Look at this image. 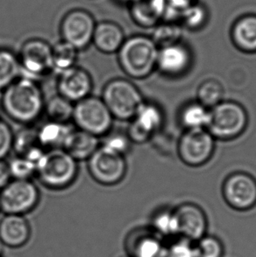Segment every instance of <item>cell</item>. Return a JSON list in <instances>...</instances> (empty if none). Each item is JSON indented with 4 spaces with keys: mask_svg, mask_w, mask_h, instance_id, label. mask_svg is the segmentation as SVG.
Here are the masks:
<instances>
[{
    "mask_svg": "<svg viewBox=\"0 0 256 257\" xmlns=\"http://www.w3.org/2000/svg\"><path fill=\"white\" fill-rule=\"evenodd\" d=\"M197 257H223L225 248L221 240L212 235H204L194 245Z\"/></svg>",
    "mask_w": 256,
    "mask_h": 257,
    "instance_id": "cell-35",
    "label": "cell"
},
{
    "mask_svg": "<svg viewBox=\"0 0 256 257\" xmlns=\"http://www.w3.org/2000/svg\"><path fill=\"white\" fill-rule=\"evenodd\" d=\"M73 129L69 123L48 120L37 128L40 145L45 150L63 149Z\"/></svg>",
    "mask_w": 256,
    "mask_h": 257,
    "instance_id": "cell-24",
    "label": "cell"
},
{
    "mask_svg": "<svg viewBox=\"0 0 256 257\" xmlns=\"http://www.w3.org/2000/svg\"><path fill=\"white\" fill-rule=\"evenodd\" d=\"M197 2V0H166L167 11L164 21L178 22L182 12Z\"/></svg>",
    "mask_w": 256,
    "mask_h": 257,
    "instance_id": "cell-38",
    "label": "cell"
},
{
    "mask_svg": "<svg viewBox=\"0 0 256 257\" xmlns=\"http://www.w3.org/2000/svg\"><path fill=\"white\" fill-rule=\"evenodd\" d=\"M125 40L120 26L112 21H101L96 24L91 43L100 52L113 54L118 52Z\"/></svg>",
    "mask_w": 256,
    "mask_h": 257,
    "instance_id": "cell-20",
    "label": "cell"
},
{
    "mask_svg": "<svg viewBox=\"0 0 256 257\" xmlns=\"http://www.w3.org/2000/svg\"><path fill=\"white\" fill-rule=\"evenodd\" d=\"M40 201V191L31 180L12 179L0 190L1 211L6 214L24 215Z\"/></svg>",
    "mask_w": 256,
    "mask_h": 257,
    "instance_id": "cell-7",
    "label": "cell"
},
{
    "mask_svg": "<svg viewBox=\"0 0 256 257\" xmlns=\"http://www.w3.org/2000/svg\"><path fill=\"white\" fill-rule=\"evenodd\" d=\"M1 105L11 119L30 125L43 114L45 101L37 81L21 76L4 89Z\"/></svg>",
    "mask_w": 256,
    "mask_h": 257,
    "instance_id": "cell-1",
    "label": "cell"
},
{
    "mask_svg": "<svg viewBox=\"0 0 256 257\" xmlns=\"http://www.w3.org/2000/svg\"><path fill=\"white\" fill-rule=\"evenodd\" d=\"M0 243H1V242H0Z\"/></svg>",
    "mask_w": 256,
    "mask_h": 257,
    "instance_id": "cell-42",
    "label": "cell"
},
{
    "mask_svg": "<svg viewBox=\"0 0 256 257\" xmlns=\"http://www.w3.org/2000/svg\"><path fill=\"white\" fill-rule=\"evenodd\" d=\"M222 194L231 208L239 212L249 211L256 205V179L242 171L231 174L223 184Z\"/></svg>",
    "mask_w": 256,
    "mask_h": 257,
    "instance_id": "cell-12",
    "label": "cell"
},
{
    "mask_svg": "<svg viewBox=\"0 0 256 257\" xmlns=\"http://www.w3.org/2000/svg\"><path fill=\"white\" fill-rule=\"evenodd\" d=\"M78 50L64 41H60L52 46L53 71L60 74L76 66Z\"/></svg>",
    "mask_w": 256,
    "mask_h": 257,
    "instance_id": "cell-27",
    "label": "cell"
},
{
    "mask_svg": "<svg viewBox=\"0 0 256 257\" xmlns=\"http://www.w3.org/2000/svg\"><path fill=\"white\" fill-rule=\"evenodd\" d=\"M13 150L16 156L26 157L36 165L46 151L39 143L37 128L29 125L14 134Z\"/></svg>",
    "mask_w": 256,
    "mask_h": 257,
    "instance_id": "cell-23",
    "label": "cell"
},
{
    "mask_svg": "<svg viewBox=\"0 0 256 257\" xmlns=\"http://www.w3.org/2000/svg\"><path fill=\"white\" fill-rule=\"evenodd\" d=\"M208 14L205 7L199 3H195L185 9L178 19V23L190 30H199L207 21Z\"/></svg>",
    "mask_w": 256,
    "mask_h": 257,
    "instance_id": "cell-32",
    "label": "cell"
},
{
    "mask_svg": "<svg viewBox=\"0 0 256 257\" xmlns=\"http://www.w3.org/2000/svg\"><path fill=\"white\" fill-rule=\"evenodd\" d=\"M56 87L60 96L75 104L90 96L93 81L86 70L76 65L59 74Z\"/></svg>",
    "mask_w": 256,
    "mask_h": 257,
    "instance_id": "cell-16",
    "label": "cell"
},
{
    "mask_svg": "<svg viewBox=\"0 0 256 257\" xmlns=\"http://www.w3.org/2000/svg\"><path fill=\"white\" fill-rule=\"evenodd\" d=\"M159 48L153 39L146 35L125 38L118 52V62L122 70L134 79H144L156 70Z\"/></svg>",
    "mask_w": 256,
    "mask_h": 257,
    "instance_id": "cell-2",
    "label": "cell"
},
{
    "mask_svg": "<svg viewBox=\"0 0 256 257\" xmlns=\"http://www.w3.org/2000/svg\"><path fill=\"white\" fill-rule=\"evenodd\" d=\"M166 11V0H131L132 19L142 28L156 27L164 21Z\"/></svg>",
    "mask_w": 256,
    "mask_h": 257,
    "instance_id": "cell-19",
    "label": "cell"
},
{
    "mask_svg": "<svg viewBox=\"0 0 256 257\" xmlns=\"http://www.w3.org/2000/svg\"><path fill=\"white\" fill-rule=\"evenodd\" d=\"M127 257H129V256H127Z\"/></svg>",
    "mask_w": 256,
    "mask_h": 257,
    "instance_id": "cell-44",
    "label": "cell"
},
{
    "mask_svg": "<svg viewBox=\"0 0 256 257\" xmlns=\"http://www.w3.org/2000/svg\"><path fill=\"white\" fill-rule=\"evenodd\" d=\"M74 103L60 96H54L47 103H45L44 111L48 120L69 123L72 120Z\"/></svg>",
    "mask_w": 256,
    "mask_h": 257,
    "instance_id": "cell-28",
    "label": "cell"
},
{
    "mask_svg": "<svg viewBox=\"0 0 256 257\" xmlns=\"http://www.w3.org/2000/svg\"><path fill=\"white\" fill-rule=\"evenodd\" d=\"M224 88L218 81L207 79L197 88V101L211 109L224 100Z\"/></svg>",
    "mask_w": 256,
    "mask_h": 257,
    "instance_id": "cell-31",
    "label": "cell"
},
{
    "mask_svg": "<svg viewBox=\"0 0 256 257\" xmlns=\"http://www.w3.org/2000/svg\"><path fill=\"white\" fill-rule=\"evenodd\" d=\"M0 257H2V255H1V254H0Z\"/></svg>",
    "mask_w": 256,
    "mask_h": 257,
    "instance_id": "cell-41",
    "label": "cell"
},
{
    "mask_svg": "<svg viewBox=\"0 0 256 257\" xmlns=\"http://www.w3.org/2000/svg\"><path fill=\"white\" fill-rule=\"evenodd\" d=\"M151 229L160 237L177 236L178 226L174 210L161 209L153 216Z\"/></svg>",
    "mask_w": 256,
    "mask_h": 257,
    "instance_id": "cell-29",
    "label": "cell"
},
{
    "mask_svg": "<svg viewBox=\"0 0 256 257\" xmlns=\"http://www.w3.org/2000/svg\"><path fill=\"white\" fill-rule=\"evenodd\" d=\"M231 38L236 48L247 54L256 53V15L247 14L235 21Z\"/></svg>",
    "mask_w": 256,
    "mask_h": 257,
    "instance_id": "cell-22",
    "label": "cell"
},
{
    "mask_svg": "<svg viewBox=\"0 0 256 257\" xmlns=\"http://www.w3.org/2000/svg\"><path fill=\"white\" fill-rule=\"evenodd\" d=\"M88 170L97 183L104 186L119 184L127 172L125 157L100 146L88 159Z\"/></svg>",
    "mask_w": 256,
    "mask_h": 257,
    "instance_id": "cell-10",
    "label": "cell"
},
{
    "mask_svg": "<svg viewBox=\"0 0 256 257\" xmlns=\"http://www.w3.org/2000/svg\"><path fill=\"white\" fill-rule=\"evenodd\" d=\"M31 227L23 215L6 214L0 221V242L11 248H19L28 243Z\"/></svg>",
    "mask_w": 256,
    "mask_h": 257,
    "instance_id": "cell-18",
    "label": "cell"
},
{
    "mask_svg": "<svg viewBox=\"0 0 256 257\" xmlns=\"http://www.w3.org/2000/svg\"><path fill=\"white\" fill-rule=\"evenodd\" d=\"M164 113L158 104L145 101L139 108L125 131L132 143L142 144L149 142L163 127Z\"/></svg>",
    "mask_w": 256,
    "mask_h": 257,
    "instance_id": "cell-13",
    "label": "cell"
},
{
    "mask_svg": "<svg viewBox=\"0 0 256 257\" xmlns=\"http://www.w3.org/2000/svg\"><path fill=\"white\" fill-rule=\"evenodd\" d=\"M102 100L113 118L131 120L144 102L137 86L125 78H113L104 85Z\"/></svg>",
    "mask_w": 256,
    "mask_h": 257,
    "instance_id": "cell-5",
    "label": "cell"
},
{
    "mask_svg": "<svg viewBox=\"0 0 256 257\" xmlns=\"http://www.w3.org/2000/svg\"><path fill=\"white\" fill-rule=\"evenodd\" d=\"M113 119L101 97L89 96L74 104L72 120L76 128L97 137L111 131Z\"/></svg>",
    "mask_w": 256,
    "mask_h": 257,
    "instance_id": "cell-6",
    "label": "cell"
},
{
    "mask_svg": "<svg viewBox=\"0 0 256 257\" xmlns=\"http://www.w3.org/2000/svg\"><path fill=\"white\" fill-rule=\"evenodd\" d=\"M130 1H131V0H130Z\"/></svg>",
    "mask_w": 256,
    "mask_h": 257,
    "instance_id": "cell-43",
    "label": "cell"
},
{
    "mask_svg": "<svg viewBox=\"0 0 256 257\" xmlns=\"http://www.w3.org/2000/svg\"><path fill=\"white\" fill-rule=\"evenodd\" d=\"M0 211H1V205H0Z\"/></svg>",
    "mask_w": 256,
    "mask_h": 257,
    "instance_id": "cell-40",
    "label": "cell"
},
{
    "mask_svg": "<svg viewBox=\"0 0 256 257\" xmlns=\"http://www.w3.org/2000/svg\"><path fill=\"white\" fill-rule=\"evenodd\" d=\"M192 53L182 42L159 48L156 70L170 77L184 76L191 69Z\"/></svg>",
    "mask_w": 256,
    "mask_h": 257,
    "instance_id": "cell-14",
    "label": "cell"
},
{
    "mask_svg": "<svg viewBox=\"0 0 256 257\" xmlns=\"http://www.w3.org/2000/svg\"><path fill=\"white\" fill-rule=\"evenodd\" d=\"M178 234L189 241L200 240L206 235L208 220L204 210L193 203H184L174 210Z\"/></svg>",
    "mask_w": 256,
    "mask_h": 257,
    "instance_id": "cell-15",
    "label": "cell"
},
{
    "mask_svg": "<svg viewBox=\"0 0 256 257\" xmlns=\"http://www.w3.org/2000/svg\"><path fill=\"white\" fill-rule=\"evenodd\" d=\"M104 136L102 147L113 153L125 157L131 150L132 143L126 132L111 130Z\"/></svg>",
    "mask_w": 256,
    "mask_h": 257,
    "instance_id": "cell-33",
    "label": "cell"
},
{
    "mask_svg": "<svg viewBox=\"0 0 256 257\" xmlns=\"http://www.w3.org/2000/svg\"><path fill=\"white\" fill-rule=\"evenodd\" d=\"M14 136L10 125L0 119V159H5L13 150Z\"/></svg>",
    "mask_w": 256,
    "mask_h": 257,
    "instance_id": "cell-37",
    "label": "cell"
},
{
    "mask_svg": "<svg viewBox=\"0 0 256 257\" xmlns=\"http://www.w3.org/2000/svg\"><path fill=\"white\" fill-rule=\"evenodd\" d=\"M151 38L158 48L180 42L183 36V27L177 21H162L155 27Z\"/></svg>",
    "mask_w": 256,
    "mask_h": 257,
    "instance_id": "cell-30",
    "label": "cell"
},
{
    "mask_svg": "<svg viewBox=\"0 0 256 257\" xmlns=\"http://www.w3.org/2000/svg\"><path fill=\"white\" fill-rule=\"evenodd\" d=\"M178 118L185 130L206 129L210 119V109L197 100L191 101L182 106Z\"/></svg>",
    "mask_w": 256,
    "mask_h": 257,
    "instance_id": "cell-25",
    "label": "cell"
},
{
    "mask_svg": "<svg viewBox=\"0 0 256 257\" xmlns=\"http://www.w3.org/2000/svg\"><path fill=\"white\" fill-rule=\"evenodd\" d=\"M21 77L19 57L10 49H0V90H3Z\"/></svg>",
    "mask_w": 256,
    "mask_h": 257,
    "instance_id": "cell-26",
    "label": "cell"
},
{
    "mask_svg": "<svg viewBox=\"0 0 256 257\" xmlns=\"http://www.w3.org/2000/svg\"><path fill=\"white\" fill-rule=\"evenodd\" d=\"M18 57L22 77L37 81L53 71L52 46L44 40H28L21 46Z\"/></svg>",
    "mask_w": 256,
    "mask_h": 257,
    "instance_id": "cell-8",
    "label": "cell"
},
{
    "mask_svg": "<svg viewBox=\"0 0 256 257\" xmlns=\"http://www.w3.org/2000/svg\"><path fill=\"white\" fill-rule=\"evenodd\" d=\"M163 257H197L195 246L191 241L182 239L177 240L165 248Z\"/></svg>",
    "mask_w": 256,
    "mask_h": 257,
    "instance_id": "cell-36",
    "label": "cell"
},
{
    "mask_svg": "<svg viewBox=\"0 0 256 257\" xmlns=\"http://www.w3.org/2000/svg\"><path fill=\"white\" fill-rule=\"evenodd\" d=\"M248 114L242 104L236 101L223 100L210 109V119L206 130L220 141L236 139L245 132Z\"/></svg>",
    "mask_w": 256,
    "mask_h": 257,
    "instance_id": "cell-4",
    "label": "cell"
},
{
    "mask_svg": "<svg viewBox=\"0 0 256 257\" xmlns=\"http://www.w3.org/2000/svg\"><path fill=\"white\" fill-rule=\"evenodd\" d=\"M97 136L80 129H73L66 141L63 150L77 161L88 160L99 148Z\"/></svg>",
    "mask_w": 256,
    "mask_h": 257,
    "instance_id": "cell-21",
    "label": "cell"
},
{
    "mask_svg": "<svg viewBox=\"0 0 256 257\" xmlns=\"http://www.w3.org/2000/svg\"><path fill=\"white\" fill-rule=\"evenodd\" d=\"M129 257H163L165 252L161 237L151 228H136L129 233L125 240Z\"/></svg>",
    "mask_w": 256,
    "mask_h": 257,
    "instance_id": "cell-17",
    "label": "cell"
},
{
    "mask_svg": "<svg viewBox=\"0 0 256 257\" xmlns=\"http://www.w3.org/2000/svg\"><path fill=\"white\" fill-rule=\"evenodd\" d=\"M12 180L8 163L0 159V190H2Z\"/></svg>",
    "mask_w": 256,
    "mask_h": 257,
    "instance_id": "cell-39",
    "label": "cell"
},
{
    "mask_svg": "<svg viewBox=\"0 0 256 257\" xmlns=\"http://www.w3.org/2000/svg\"><path fill=\"white\" fill-rule=\"evenodd\" d=\"M96 21L92 14L83 9H74L64 15L60 25L62 40L78 51L87 49L92 42Z\"/></svg>",
    "mask_w": 256,
    "mask_h": 257,
    "instance_id": "cell-11",
    "label": "cell"
},
{
    "mask_svg": "<svg viewBox=\"0 0 256 257\" xmlns=\"http://www.w3.org/2000/svg\"><path fill=\"white\" fill-rule=\"evenodd\" d=\"M11 177L13 179L31 180L36 176V164L24 157H16L8 163Z\"/></svg>",
    "mask_w": 256,
    "mask_h": 257,
    "instance_id": "cell-34",
    "label": "cell"
},
{
    "mask_svg": "<svg viewBox=\"0 0 256 257\" xmlns=\"http://www.w3.org/2000/svg\"><path fill=\"white\" fill-rule=\"evenodd\" d=\"M78 164L63 149L46 150L36 165V177L44 186L63 190L75 182Z\"/></svg>",
    "mask_w": 256,
    "mask_h": 257,
    "instance_id": "cell-3",
    "label": "cell"
},
{
    "mask_svg": "<svg viewBox=\"0 0 256 257\" xmlns=\"http://www.w3.org/2000/svg\"><path fill=\"white\" fill-rule=\"evenodd\" d=\"M214 151V137L206 129L185 130L177 143L181 160L191 167H200L208 163Z\"/></svg>",
    "mask_w": 256,
    "mask_h": 257,
    "instance_id": "cell-9",
    "label": "cell"
}]
</instances>
